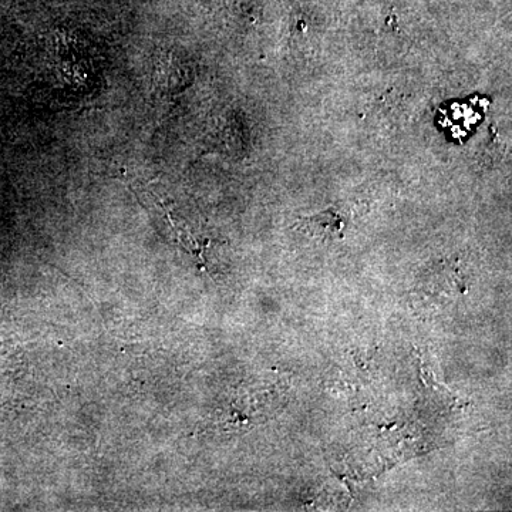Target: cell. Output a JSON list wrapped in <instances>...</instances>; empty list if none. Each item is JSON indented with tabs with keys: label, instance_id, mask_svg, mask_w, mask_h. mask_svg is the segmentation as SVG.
I'll use <instances>...</instances> for the list:
<instances>
[{
	"label": "cell",
	"instance_id": "6da1fadb",
	"mask_svg": "<svg viewBox=\"0 0 512 512\" xmlns=\"http://www.w3.org/2000/svg\"><path fill=\"white\" fill-rule=\"evenodd\" d=\"M350 222V211L345 205H332L328 210L311 217L299 218V228L311 237L342 239Z\"/></svg>",
	"mask_w": 512,
	"mask_h": 512
}]
</instances>
